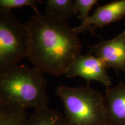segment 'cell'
I'll use <instances>...</instances> for the list:
<instances>
[{"label": "cell", "mask_w": 125, "mask_h": 125, "mask_svg": "<svg viewBox=\"0 0 125 125\" xmlns=\"http://www.w3.org/2000/svg\"><path fill=\"white\" fill-rule=\"evenodd\" d=\"M42 2L39 0H0V11L9 13L13 9L29 7L34 9L35 13H39L37 5Z\"/></svg>", "instance_id": "7c38bea8"}, {"label": "cell", "mask_w": 125, "mask_h": 125, "mask_svg": "<svg viewBox=\"0 0 125 125\" xmlns=\"http://www.w3.org/2000/svg\"></svg>", "instance_id": "9a60e30c"}, {"label": "cell", "mask_w": 125, "mask_h": 125, "mask_svg": "<svg viewBox=\"0 0 125 125\" xmlns=\"http://www.w3.org/2000/svg\"><path fill=\"white\" fill-rule=\"evenodd\" d=\"M125 17V0H117L98 7L93 15L81 21V24L74 29L78 34L87 31L94 34L97 28H102L116 22Z\"/></svg>", "instance_id": "52a82bcc"}, {"label": "cell", "mask_w": 125, "mask_h": 125, "mask_svg": "<svg viewBox=\"0 0 125 125\" xmlns=\"http://www.w3.org/2000/svg\"><path fill=\"white\" fill-rule=\"evenodd\" d=\"M107 70L101 59L97 56L91 53L87 54L81 53L71 64L65 75L67 78L79 76L88 82L96 81L107 87H110L112 81Z\"/></svg>", "instance_id": "5b68a950"}, {"label": "cell", "mask_w": 125, "mask_h": 125, "mask_svg": "<svg viewBox=\"0 0 125 125\" xmlns=\"http://www.w3.org/2000/svg\"><path fill=\"white\" fill-rule=\"evenodd\" d=\"M68 125H107L104 96L87 86H59L56 90Z\"/></svg>", "instance_id": "3957f363"}, {"label": "cell", "mask_w": 125, "mask_h": 125, "mask_svg": "<svg viewBox=\"0 0 125 125\" xmlns=\"http://www.w3.org/2000/svg\"><path fill=\"white\" fill-rule=\"evenodd\" d=\"M4 105H3L2 104V101H1V98H0V112H1V111L2 110V109L4 108Z\"/></svg>", "instance_id": "5bb4252c"}, {"label": "cell", "mask_w": 125, "mask_h": 125, "mask_svg": "<svg viewBox=\"0 0 125 125\" xmlns=\"http://www.w3.org/2000/svg\"><path fill=\"white\" fill-rule=\"evenodd\" d=\"M26 109L4 107L0 112V125H23L26 121Z\"/></svg>", "instance_id": "8fae6325"}, {"label": "cell", "mask_w": 125, "mask_h": 125, "mask_svg": "<svg viewBox=\"0 0 125 125\" xmlns=\"http://www.w3.org/2000/svg\"><path fill=\"white\" fill-rule=\"evenodd\" d=\"M89 47L91 53L101 59L107 69L125 74V30L113 38L101 41Z\"/></svg>", "instance_id": "8992f818"}, {"label": "cell", "mask_w": 125, "mask_h": 125, "mask_svg": "<svg viewBox=\"0 0 125 125\" xmlns=\"http://www.w3.org/2000/svg\"><path fill=\"white\" fill-rule=\"evenodd\" d=\"M97 2V0H75V15L81 21H84L90 16V11Z\"/></svg>", "instance_id": "4fadbf2b"}, {"label": "cell", "mask_w": 125, "mask_h": 125, "mask_svg": "<svg viewBox=\"0 0 125 125\" xmlns=\"http://www.w3.org/2000/svg\"><path fill=\"white\" fill-rule=\"evenodd\" d=\"M73 0H47L45 15L66 20L75 15Z\"/></svg>", "instance_id": "30bf717a"}, {"label": "cell", "mask_w": 125, "mask_h": 125, "mask_svg": "<svg viewBox=\"0 0 125 125\" xmlns=\"http://www.w3.org/2000/svg\"><path fill=\"white\" fill-rule=\"evenodd\" d=\"M29 32L11 12L0 11V74L28 58Z\"/></svg>", "instance_id": "277c9868"}, {"label": "cell", "mask_w": 125, "mask_h": 125, "mask_svg": "<svg viewBox=\"0 0 125 125\" xmlns=\"http://www.w3.org/2000/svg\"><path fill=\"white\" fill-rule=\"evenodd\" d=\"M23 125H68L64 115L48 107L35 110Z\"/></svg>", "instance_id": "9c48e42d"}, {"label": "cell", "mask_w": 125, "mask_h": 125, "mask_svg": "<svg viewBox=\"0 0 125 125\" xmlns=\"http://www.w3.org/2000/svg\"><path fill=\"white\" fill-rule=\"evenodd\" d=\"M30 35L28 59L42 74L65 75L75 59L81 54L79 35L66 20L40 13L26 24Z\"/></svg>", "instance_id": "6da1fadb"}, {"label": "cell", "mask_w": 125, "mask_h": 125, "mask_svg": "<svg viewBox=\"0 0 125 125\" xmlns=\"http://www.w3.org/2000/svg\"><path fill=\"white\" fill-rule=\"evenodd\" d=\"M47 83L37 68L18 65L0 74V98L4 107L37 110L48 107Z\"/></svg>", "instance_id": "7a4b0ae2"}, {"label": "cell", "mask_w": 125, "mask_h": 125, "mask_svg": "<svg viewBox=\"0 0 125 125\" xmlns=\"http://www.w3.org/2000/svg\"><path fill=\"white\" fill-rule=\"evenodd\" d=\"M104 96L107 125H125V84L107 87Z\"/></svg>", "instance_id": "ba28073f"}]
</instances>
